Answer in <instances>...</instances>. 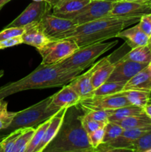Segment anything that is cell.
I'll list each match as a JSON object with an SVG mask.
<instances>
[{
    "mask_svg": "<svg viewBox=\"0 0 151 152\" xmlns=\"http://www.w3.org/2000/svg\"><path fill=\"white\" fill-rule=\"evenodd\" d=\"M141 17L109 16L77 25L52 39H67L75 42L78 47L102 42L115 38L125 28L139 22Z\"/></svg>",
    "mask_w": 151,
    "mask_h": 152,
    "instance_id": "cell-1",
    "label": "cell"
},
{
    "mask_svg": "<svg viewBox=\"0 0 151 152\" xmlns=\"http://www.w3.org/2000/svg\"><path fill=\"white\" fill-rule=\"evenodd\" d=\"M83 71L84 70L66 69L58 64L51 65L40 64L26 77L0 87V99L24 91L62 87L70 83Z\"/></svg>",
    "mask_w": 151,
    "mask_h": 152,
    "instance_id": "cell-2",
    "label": "cell"
},
{
    "mask_svg": "<svg viewBox=\"0 0 151 152\" xmlns=\"http://www.w3.org/2000/svg\"><path fill=\"white\" fill-rule=\"evenodd\" d=\"M79 107H70L54 139L44 148L46 152H95L83 128Z\"/></svg>",
    "mask_w": 151,
    "mask_h": 152,
    "instance_id": "cell-3",
    "label": "cell"
},
{
    "mask_svg": "<svg viewBox=\"0 0 151 152\" xmlns=\"http://www.w3.org/2000/svg\"><path fill=\"white\" fill-rule=\"evenodd\" d=\"M117 43V40L108 42H102L79 48L70 56L58 63V65L66 69L85 70L93 65L99 56L116 45Z\"/></svg>",
    "mask_w": 151,
    "mask_h": 152,
    "instance_id": "cell-4",
    "label": "cell"
},
{
    "mask_svg": "<svg viewBox=\"0 0 151 152\" xmlns=\"http://www.w3.org/2000/svg\"><path fill=\"white\" fill-rule=\"evenodd\" d=\"M51 98L52 96H50L25 109L17 111L9 127L4 131L11 132L20 128L35 127L53 117L56 113L47 109Z\"/></svg>",
    "mask_w": 151,
    "mask_h": 152,
    "instance_id": "cell-5",
    "label": "cell"
},
{
    "mask_svg": "<svg viewBox=\"0 0 151 152\" xmlns=\"http://www.w3.org/2000/svg\"><path fill=\"white\" fill-rule=\"evenodd\" d=\"M79 47L74 41L67 39H51L41 48L37 49L42 57L41 65L58 64L70 56Z\"/></svg>",
    "mask_w": 151,
    "mask_h": 152,
    "instance_id": "cell-6",
    "label": "cell"
},
{
    "mask_svg": "<svg viewBox=\"0 0 151 152\" xmlns=\"http://www.w3.org/2000/svg\"><path fill=\"white\" fill-rule=\"evenodd\" d=\"M129 105L131 104L121 91L113 94L84 98L80 99L76 105L85 112L90 110L116 109Z\"/></svg>",
    "mask_w": 151,
    "mask_h": 152,
    "instance_id": "cell-7",
    "label": "cell"
},
{
    "mask_svg": "<svg viewBox=\"0 0 151 152\" xmlns=\"http://www.w3.org/2000/svg\"><path fill=\"white\" fill-rule=\"evenodd\" d=\"M113 4V1L107 0H90L81 10L65 18L72 19L77 25H81L109 16Z\"/></svg>",
    "mask_w": 151,
    "mask_h": 152,
    "instance_id": "cell-8",
    "label": "cell"
},
{
    "mask_svg": "<svg viewBox=\"0 0 151 152\" xmlns=\"http://www.w3.org/2000/svg\"><path fill=\"white\" fill-rule=\"evenodd\" d=\"M52 8V6L46 1H33L5 28H22L33 22H39L44 15L50 13Z\"/></svg>",
    "mask_w": 151,
    "mask_h": 152,
    "instance_id": "cell-9",
    "label": "cell"
},
{
    "mask_svg": "<svg viewBox=\"0 0 151 152\" xmlns=\"http://www.w3.org/2000/svg\"><path fill=\"white\" fill-rule=\"evenodd\" d=\"M149 13H151V0L146 1H115L110 15L115 16L141 17Z\"/></svg>",
    "mask_w": 151,
    "mask_h": 152,
    "instance_id": "cell-10",
    "label": "cell"
},
{
    "mask_svg": "<svg viewBox=\"0 0 151 152\" xmlns=\"http://www.w3.org/2000/svg\"><path fill=\"white\" fill-rule=\"evenodd\" d=\"M40 24L44 34L50 39L77 25L72 19L60 17L50 13L43 16Z\"/></svg>",
    "mask_w": 151,
    "mask_h": 152,
    "instance_id": "cell-11",
    "label": "cell"
},
{
    "mask_svg": "<svg viewBox=\"0 0 151 152\" xmlns=\"http://www.w3.org/2000/svg\"><path fill=\"white\" fill-rule=\"evenodd\" d=\"M115 63V68L107 81L127 83L148 65L147 63H140L128 59H123L121 58L116 61Z\"/></svg>",
    "mask_w": 151,
    "mask_h": 152,
    "instance_id": "cell-12",
    "label": "cell"
},
{
    "mask_svg": "<svg viewBox=\"0 0 151 152\" xmlns=\"http://www.w3.org/2000/svg\"><path fill=\"white\" fill-rule=\"evenodd\" d=\"M80 97L69 84L62 86L57 93L52 95L51 100L47 106L49 111L56 113L61 109L76 105Z\"/></svg>",
    "mask_w": 151,
    "mask_h": 152,
    "instance_id": "cell-13",
    "label": "cell"
},
{
    "mask_svg": "<svg viewBox=\"0 0 151 152\" xmlns=\"http://www.w3.org/2000/svg\"><path fill=\"white\" fill-rule=\"evenodd\" d=\"M23 44L33 46L37 49L41 47L50 41L43 31L39 22H33L25 26V32L22 36Z\"/></svg>",
    "mask_w": 151,
    "mask_h": 152,
    "instance_id": "cell-14",
    "label": "cell"
},
{
    "mask_svg": "<svg viewBox=\"0 0 151 152\" xmlns=\"http://www.w3.org/2000/svg\"><path fill=\"white\" fill-rule=\"evenodd\" d=\"M115 62H111L110 56L102 58L96 63H94V70L91 77L93 88H96L107 81L115 67Z\"/></svg>",
    "mask_w": 151,
    "mask_h": 152,
    "instance_id": "cell-15",
    "label": "cell"
},
{
    "mask_svg": "<svg viewBox=\"0 0 151 152\" xmlns=\"http://www.w3.org/2000/svg\"><path fill=\"white\" fill-rule=\"evenodd\" d=\"M68 108H63V109L59 110L51 117L50 123L44 133L43 139L41 140L34 152H43L44 148L54 139L62 126Z\"/></svg>",
    "mask_w": 151,
    "mask_h": 152,
    "instance_id": "cell-16",
    "label": "cell"
},
{
    "mask_svg": "<svg viewBox=\"0 0 151 152\" xmlns=\"http://www.w3.org/2000/svg\"><path fill=\"white\" fill-rule=\"evenodd\" d=\"M116 38L124 39L126 44L128 45L131 48L147 45L150 41V37L143 32L139 24L132 28H128L120 31L117 34Z\"/></svg>",
    "mask_w": 151,
    "mask_h": 152,
    "instance_id": "cell-17",
    "label": "cell"
},
{
    "mask_svg": "<svg viewBox=\"0 0 151 152\" xmlns=\"http://www.w3.org/2000/svg\"><path fill=\"white\" fill-rule=\"evenodd\" d=\"M94 70V64L91 68L84 74H79L68 84L71 86L76 93L79 96L80 99H84L90 96L91 92L94 90L91 81V77Z\"/></svg>",
    "mask_w": 151,
    "mask_h": 152,
    "instance_id": "cell-18",
    "label": "cell"
},
{
    "mask_svg": "<svg viewBox=\"0 0 151 152\" xmlns=\"http://www.w3.org/2000/svg\"><path fill=\"white\" fill-rule=\"evenodd\" d=\"M127 90L151 91V62L125 83L122 91Z\"/></svg>",
    "mask_w": 151,
    "mask_h": 152,
    "instance_id": "cell-19",
    "label": "cell"
},
{
    "mask_svg": "<svg viewBox=\"0 0 151 152\" xmlns=\"http://www.w3.org/2000/svg\"><path fill=\"white\" fill-rule=\"evenodd\" d=\"M90 0H60L55 6H53V14L60 17L65 18L81 10Z\"/></svg>",
    "mask_w": 151,
    "mask_h": 152,
    "instance_id": "cell-20",
    "label": "cell"
},
{
    "mask_svg": "<svg viewBox=\"0 0 151 152\" xmlns=\"http://www.w3.org/2000/svg\"><path fill=\"white\" fill-rule=\"evenodd\" d=\"M123 59L134 61L140 63L149 64L151 62V45L148 43L145 45L131 48L130 51L121 57Z\"/></svg>",
    "mask_w": 151,
    "mask_h": 152,
    "instance_id": "cell-21",
    "label": "cell"
},
{
    "mask_svg": "<svg viewBox=\"0 0 151 152\" xmlns=\"http://www.w3.org/2000/svg\"><path fill=\"white\" fill-rule=\"evenodd\" d=\"M121 92L131 105L144 108L151 102V91L127 90Z\"/></svg>",
    "mask_w": 151,
    "mask_h": 152,
    "instance_id": "cell-22",
    "label": "cell"
},
{
    "mask_svg": "<svg viewBox=\"0 0 151 152\" xmlns=\"http://www.w3.org/2000/svg\"><path fill=\"white\" fill-rule=\"evenodd\" d=\"M114 123H118L124 129H141V128L151 126V118H150L144 113V114L127 117L120 121L114 122Z\"/></svg>",
    "mask_w": 151,
    "mask_h": 152,
    "instance_id": "cell-23",
    "label": "cell"
},
{
    "mask_svg": "<svg viewBox=\"0 0 151 152\" xmlns=\"http://www.w3.org/2000/svg\"><path fill=\"white\" fill-rule=\"evenodd\" d=\"M144 114V108L133 105H126L121 108L113 109L109 117V121L118 122L132 116Z\"/></svg>",
    "mask_w": 151,
    "mask_h": 152,
    "instance_id": "cell-24",
    "label": "cell"
},
{
    "mask_svg": "<svg viewBox=\"0 0 151 152\" xmlns=\"http://www.w3.org/2000/svg\"><path fill=\"white\" fill-rule=\"evenodd\" d=\"M125 83H124V82L107 81L98 88H95L91 92V94H90L88 97H90V96H105V95L113 94L121 92L122 91V89Z\"/></svg>",
    "mask_w": 151,
    "mask_h": 152,
    "instance_id": "cell-25",
    "label": "cell"
},
{
    "mask_svg": "<svg viewBox=\"0 0 151 152\" xmlns=\"http://www.w3.org/2000/svg\"><path fill=\"white\" fill-rule=\"evenodd\" d=\"M51 117L47 119V120L44 121L43 123H40L37 126V128H36L35 132H34L33 135L32 137V139H31L30 142L28 144V147L25 150V152H34L36 147L38 146V145L41 141V140L43 139L44 133H45L46 130H47V127H48L49 124L50 123Z\"/></svg>",
    "mask_w": 151,
    "mask_h": 152,
    "instance_id": "cell-26",
    "label": "cell"
},
{
    "mask_svg": "<svg viewBox=\"0 0 151 152\" xmlns=\"http://www.w3.org/2000/svg\"><path fill=\"white\" fill-rule=\"evenodd\" d=\"M35 129L36 128L34 127L24 128L23 132L19 137L15 144L13 152H25L28 144L32 139Z\"/></svg>",
    "mask_w": 151,
    "mask_h": 152,
    "instance_id": "cell-27",
    "label": "cell"
},
{
    "mask_svg": "<svg viewBox=\"0 0 151 152\" xmlns=\"http://www.w3.org/2000/svg\"><path fill=\"white\" fill-rule=\"evenodd\" d=\"M23 130L24 128L16 129V130L10 132L8 135L3 138L2 140L0 142V151L13 152L15 144Z\"/></svg>",
    "mask_w": 151,
    "mask_h": 152,
    "instance_id": "cell-28",
    "label": "cell"
},
{
    "mask_svg": "<svg viewBox=\"0 0 151 152\" xmlns=\"http://www.w3.org/2000/svg\"><path fill=\"white\" fill-rule=\"evenodd\" d=\"M16 112L7 110V102L4 99H0V131L5 130L13 121Z\"/></svg>",
    "mask_w": 151,
    "mask_h": 152,
    "instance_id": "cell-29",
    "label": "cell"
},
{
    "mask_svg": "<svg viewBox=\"0 0 151 152\" xmlns=\"http://www.w3.org/2000/svg\"><path fill=\"white\" fill-rule=\"evenodd\" d=\"M124 130V129L118 123L109 121L105 127V134L103 143L110 142V141L116 139L121 134Z\"/></svg>",
    "mask_w": 151,
    "mask_h": 152,
    "instance_id": "cell-30",
    "label": "cell"
},
{
    "mask_svg": "<svg viewBox=\"0 0 151 152\" xmlns=\"http://www.w3.org/2000/svg\"><path fill=\"white\" fill-rule=\"evenodd\" d=\"M151 149V132L145 134L135 141L130 146L131 151L149 152Z\"/></svg>",
    "mask_w": 151,
    "mask_h": 152,
    "instance_id": "cell-31",
    "label": "cell"
},
{
    "mask_svg": "<svg viewBox=\"0 0 151 152\" xmlns=\"http://www.w3.org/2000/svg\"><path fill=\"white\" fill-rule=\"evenodd\" d=\"M81 121L83 128L84 129L85 132H87V134L91 133V132H94V131L98 130L99 129L105 128V126H106V123H104L102 122L96 121V120L89 118V117H87L84 114V112L81 115Z\"/></svg>",
    "mask_w": 151,
    "mask_h": 152,
    "instance_id": "cell-32",
    "label": "cell"
},
{
    "mask_svg": "<svg viewBox=\"0 0 151 152\" xmlns=\"http://www.w3.org/2000/svg\"><path fill=\"white\" fill-rule=\"evenodd\" d=\"M113 109L109 110H90L84 112V114L89 118L96 121L107 123L109 122V117Z\"/></svg>",
    "mask_w": 151,
    "mask_h": 152,
    "instance_id": "cell-33",
    "label": "cell"
},
{
    "mask_svg": "<svg viewBox=\"0 0 151 152\" xmlns=\"http://www.w3.org/2000/svg\"><path fill=\"white\" fill-rule=\"evenodd\" d=\"M105 134V128H102V129H98V130L94 131V132L87 134L88 135L89 142H90L91 146L95 149V151L101 144L103 143Z\"/></svg>",
    "mask_w": 151,
    "mask_h": 152,
    "instance_id": "cell-34",
    "label": "cell"
},
{
    "mask_svg": "<svg viewBox=\"0 0 151 152\" xmlns=\"http://www.w3.org/2000/svg\"><path fill=\"white\" fill-rule=\"evenodd\" d=\"M24 32H25V27H22V28H17V27L5 28L0 32V41L13 38V37H20L23 34Z\"/></svg>",
    "mask_w": 151,
    "mask_h": 152,
    "instance_id": "cell-35",
    "label": "cell"
},
{
    "mask_svg": "<svg viewBox=\"0 0 151 152\" xmlns=\"http://www.w3.org/2000/svg\"><path fill=\"white\" fill-rule=\"evenodd\" d=\"M139 25L144 34L149 37H151V13L141 16Z\"/></svg>",
    "mask_w": 151,
    "mask_h": 152,
    "instance_id": "cell-36",
    "label": "cell"
},
{
    "mask_svg": "<svg viewBox=\"0 0 151 152\" xmlns=\"http://www.w3.org/2000/svg\"><path fill=\"white\" fill-rule=\"evenodd\" d=\"M23 44L22 37H16L13 38L7 39L0 41V50L7 48L13 47V46Z\"/></svg>",
    "mask_w": 151,
    "mask_h": 152,
    "instance_id": "cell-37",
    "label": "cell"
},
{
    "mask_svg": "<svg viewBox=\"0 0 151 152\" xmlns=\"http://www.w3.org/2000/svg\"><path fill=\"white\" fill-rule=\"evenodd\" d=\"M144 111L150 118H151V102L147 104L145 107H144Z\"/></svg>",
    "mask_w": 151,
    "mask_h": 152,
    "instance_id": "cell-38",
    "label": "cell"
},
{
    "mask_svg": "<svg viewBox=\"0 0 151 152\" xmlns=\"http://www.w3.org/2000/svg\"><path fill=\"white\" fill-rule=\"evenodd\" d=\"M59 1H60V0H46V1H47V2H48L49 4L52 6V7H53V6L56 5V4H57Z\"/></svg>",
    "mask_w": 151,
    "mask_h": 152,
    "instance_id": "cell-39",
    "label": "cell"
},
{
    "mask_svg": "<svg viewBox=\"0 0 151 152\" xmlns=\"http://www.w3.org/2000/svg\"><path fill=\"white\" fill-rule=\"evenodd\" d=\"M107 1H110L115 2V1H150V0H107Z\"/></svg>",
    "mask_w": 151,
    "mask_h": 152,
    "instance_id": "cell-40",
    "label": "cell"
},
{
    "mask_svg": "<svg viewBox=\"0 0 151 152\" xmlns=\"http://www.w3.org/2000/svg\"><path fill=\"white\" fill-rule=\"evenodd\" d=\"M11 0H0V9L3 7L5 4H7V2L10 1Z\"/></svg>",
    "mask_w": 151,
    "mask_h": 152,
    "instance_id": "cell-41",
    "label": "cell"
},
{
    "mask_svg": "<svg viewBox=\"0 0 151 152\" xmlns=\"http://www.w3.org/2000/svg\"><path fill=\"white\" fill-rule=\"evenodd\" d=\"M3 75H4V71H3V70H1V71H0V78L2 77Z\"/></svg>",
    "mask_w": 151,
    "mask_h": 152,
    "instance_id": "cell-42",
    "label": "cell"
},
{
    "mask_svg": "<svg viewBox=\"0 0 151 152\" xmlns=\"http://www.w3.org/2000/svg\"><path fill=\"white\" fill-rule=\"evenodd\" d=\"M34 1H46V0H33Z\"/></svg>",
    "mask_w": 151,
    "mask_h": 152,
    "instance_id": "cell-43",
    "label": "cell"
},
{
    "mask_svg": "<svg viewBox=\"0 0 151 152\" xmlns=\"http://www.w3.org/2000/svg\"><path fill=\"white\" fill-rule=\"evenodd\" d=\"M149 44L150 45H151V37H150V41H149Z\"/></svg>",
    "mask_w": 151,
    "mask_h": 152,
    "instance_id": "cell-44",
    "label": "cell"
}]
</instances>
